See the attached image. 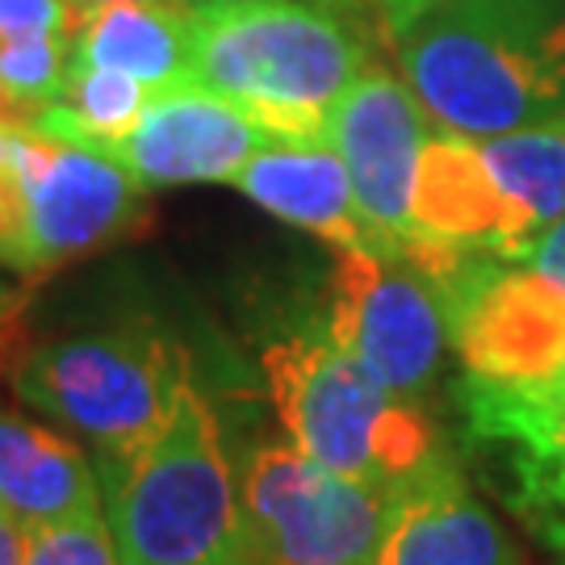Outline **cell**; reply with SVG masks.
<instances>
[{"mask_svg": "<svg viewBox=\"0 0 565 565\" xmlns=\"http://www.w3.org/2000/svg\"><path fill=\"white\" fill-rule=\"evenodd\" d=\"M390 46L448 135L494 139L565 114V0H440Z\"/></svg>", "mask_w": 565, "mask_h": 565, "instance_id": "obj_1", "label": "cell"}, {"mask_svg": "<svg viewBox=\"0 0 565 565\" xmlns=\"http://www.w3.org/2000/svg\"><path fill=\"white\" fill-rule=\"evenodd\" d=\"M364 67V34L319 0H218L193 9L189 81L235 102L268 139L327 142V118Z\"/></svg>", "mask_w": 565, "mask_h": 565, "instance_id": "obj_2", "label": "cell"}, {"mask_svg": "<svg viewBox=\"0 0 565 565\" xmlns=\"http://www.w3.org/2000/svg\"><path fill=\"white\" fill-rule=\"evenodd\" d=\"M93 465L121 565H226L247 553L235 469L193 377L163 427Z\"/></svg>", "mask_w": 565, "mask_h": 565, "instance_id": "obj_3", "label": "cell"}, {"mask_svg": "<svg viewBox=\"0 0 565 565\" xmlns=\"http://www.w3.org/2000/svg\"><path fill=\"white\" fill-rule=\"evenodd\" d=\"M264 373L289 440L335 473L394 490L436 457L419 403L390 394L327 331L273 343Z\"/></svg>", "mask_w": 565, "mask_h": 565, "instance_id": "obj_4", "label": "cell"}, {"mask_svg": "<svg viewBox=\"0 0 565 565\" xmlns=\"http://www.w3.org/2000/svg\"><path fill=\"white\" fill-rule=\"evenodd\" d=\"M9 377L21 403L105 452L139 445L163 427L189 382V364L147 327H109L25 348Z\"/></svg>", "mask_w": 565, "mask_h": 565, "instance_id": "obj_5", "label": "cell"}, {"mask_svg": "<svg viewBox=\"0 0 565 565\" xmlns=\"http://www.w3.org/2000/svg\"><path fill=\"white\" fill-rule=\"evenodd\" d=\"M445 315L465 377L490 385H545L565 373V289L527 264L490 252L406 243Z\"/></svg>", "mask_w": 565, "mask_h": 565, "instance_id": "obj_6", "label": "cell"}, {"mask_svg": "<svg viewBox=\"0 0 565 565\" xmlns=\"http://www.w3.org/2000/svg\"><path fill=\"white\" fill-rule=\"evenodd\" d=\"M394 490L348 478L294 445H260L243 461L247 553L264 565H373Z\"/></svg>", "mask_w": 565, "mask_h": 565, "instance_id": "obj_7", "label": "cell"}, {"mask_svg": "<svg viewBox=\"0 0 565 565\" xmlns=\"http://www.w3.org/2000/svg\"><path fill=\"white\" fill-rule=\"evenodd\" d=\"M323 331L406 403L427 394L448 343L431 281L411 260L373 247L335 256Z\"/></svg>", "mask_w": 565, "mask_h": 565, "instance_id": "obj_8", "label": "cell"}, {"mask_svg": "<svg viewBox=\"0 0 565 565\" xmlns=\"http://www.w3.org/2000/svg\"><path fill=\"white\" fill-rule=\"evenodd\" d=\"M25 189V268L51 273L126 239L147 214V189L109 151L18 130Z\"/></svg>", "mask_w": 565, "mask_h": 565, "instance_id": "obj_9", "label": "cell"}, {"mask_svg": "<svg viewBox=\"0 0 565 565\" xmlns=\"http://www.w3.org/2000/svg\"><path fill=\"white\" fill-rule=\"evenodd\" d=\"M427 139V109L382 63H369L327 118V142L340 151L369 235L385 256H403L411 239V198Z\"/></svg>", "mask_w": 565, "mask_h": 565, "instance_id": "obj_10", "label": "cell"}, {"mask_svg": "<svg viewBox=\"0 0 565 565\" xmlns=\"http://www.w3.org/2000/svg\"><path fill=\"white\" fill-rule=\"evenodd\" d=\"M473 440L499 448L507 503L553 548H565V373L545 385L461 382Z\"/></svg>", "mask_w": 565, "mask_h": 565, "instance_id": "obj_11", "label": "cell"}, {"mask_svg": "<svg viewBox=\"0 0 565 565\" xmlns=\"http://www.w3.org/2000/svg\"><path fill=\"white\" fill-rule=\"evenodd\" d=\"M273 142L235 102L202 84L181 81L151 93L135 130L109 156L135 172L142 189L168 184H231L243 163Z\"/></svg>", "mask_w": 565, "mask_h": 565, "instance_id": "obj_12", "label": "cell"}, {"mask_svg": "<svg viewBox=\"0 0 565 565\" xmlns=\"http://www.w3.org/2000/svg\"><path fill=\"white\" fill-rule=\"evenodd\" d=\"M373 565H520V553L436 452L419 473L394 486Z\"/></svg>", "mask_w": 565, "mask_h": 565, "instance_id": "obj_13", "label": "cell"}, {"mask_svg": "<svg viewBox=\"0 0 565 565\" xmlns=\"http://www.w3.org/2000/svg\"><path fill=\"white\" fill-rule=\"evenodd\" d=\"M406 243L490 252L503 260H520L524 239H520L515 210L490 177L478 139L448 135V130L427 139L419 156V177H415V198H411Z\"/></svg>", "mask_w": 565, "mask_h": 565, "instance_id": "obj_14", "label": "cell"}, {"mask_svg": "<svg viewBox=\"0 0 565 565\" xmlns=\"http://www.w3.org/2000/svg\"><path fill=\"white\" fill-rule=\"evenodd\" d=\"M231 184L252 205L331 243L335 252H356V247L377 252L356 205L352 177L331 142H264Z\"/></svg>", "mask_w": 565, "mask_h": 565, "instance_id": "obj_15", "label": "cell"}, {"mask_svg": "<svg viewBox=\"0 0 565 565\" xmlns=\"http://www.w3.org/2000/svg\"><path fill=\"white\" fill-rule=\"evenodd\" d=\"M102 507V482L67 436L0 411V511L39 527Z\"/></svg>", "mask_w": 565, "mask_h": 565, "instance_id": "obj_16", "label": "cell"}, {"mask_svg": "<svg viewBox=\"0 0 565 565\" xmlns=\"http://www.w3.org/2000/svg\"><path fill=\"white\" fill-rule=\"evenodd\" d=\"M193 9L168 0H121L88 9L72 39V63L126 72L151 93L189 81Z\"/></svg>", "mask_w": 565, "mask_h": 565, "instance_id": "obj_17", "label": "cell"}, {"mask_svg": "<svg viewBox=\"0 0 565 565\" xmlns=\"http://www.w3.org/2000/svg\"><path fill=\"white\" fill-rule=\"evenodd\" d=\"M478 147H482V160L494 184L515 210L520 239L527 252V243L565 214V114L507 130L494 139H478Z\"/></svg>", "mask_w": 565, "mask_h": 565, "instance_id": "obj_18", "label": "cell"}, {"mask_svg": "<svg viewBox=\"0 0 565 565\" xmlns=\"http://www.w3.org/2000/svg\"><path fill=\"white\" fill-rule=\"evenodd\" d=\"M72 72V39L0 34V118L25 130L46 105L63 102Z\"/></svg>", "mask_w": 565, "mask_h": 565, "instance_id": "obj_19", "label": "cell"}, {"mask_svg": "<svg viewBox=\"0 0 565 565\" xmlns=\"http://www.w3.org/2000/svg\"><path fill=\"white\" fill-rule=\"evenodd\" d=\"M25 565H121L102 507L30 527Z\"/></svg>", "mask_w": 565, "mask_h": 565, "instance_id": "obj_20", "label": "cell"}, {"mask_svg": "<svg viewBox=\"0 0 565 565\" xmlns=\"http://www.w3.org/2000/svg\"><path fill=\"white\" fill-rule=\"evenodd\" d=\"M18 139V130H13ZM13 139L0 147V264L25 268V189H21L18 147Z\"/></svg>", "mask_w": 565, "mask_h": 565, "instance_id": "obj_21", "label": "cell"}, {"mask_svg": "<svg viewBox=\"0 0 565 565\" xmlns=\"http://www.w3.org/2000/svg\"><path fill=\"white\" fill-rule=\"evenodd\" d=\"M84 9L72 0H0V34H51L76 39Z\"/></svg>", "mask_w": 565, "mask_h": 565, "instance_id": "obj_22", "label": "cell"}, {"mask_svg": "<svg viewBox=\"0 0 565 565\" xmlns=\"http://www.w3.org/2000/svg\"><path fill=\"white\" fill-rule=\"evenodd\" d=\"M520 264L536 268V273H545L548 281H557L565 289V214L527 243V252L520 256Z\"/></svg>", "mask_w": 565, "mask_h": 565, "instance_id": "obj_23", "label": "cell"}, {"mask_svg": "<svg viewBox=\"0 0 565 565\" xmlns=\"http://www.w3.org/2000/svg\"><path fill=\"white\" fill-rule=\"evenodd\" d=\"M440 0H377V21H382V39L394 42L411 21H419Z\"/></svg>", "mask_w": 565, "mask_h": 565, "instance_id": "obj_24", "label": "cell"}, {"mask_svg": "<svg viewBox=\"0 0 565 565\" xmlns=\"http://www.w3.org/2000/svg\"><path fill=\"white\" fill-rule=\"evenodd\" d=\"M25 545H30V527H21L0 511V565H25Z\"/></svg>", "mask_w": 565, "mask_h": 565, "instance_id": "obj_25", "label": "cell"}, {"mask_svg": "<svg viewBox=\"0 0 565 565\" xmlns=\"http://www.w3.org/2000/svg\"><path fill=\"white\" fill-rule=\"evenodd\" d=\"M72 4L88 13V9H97V4H121V0H72ZM168 4H193V0H168Z\"/></svg>", "mask_w": 565, "mask_h": 565, "instance_id": "obj_26", "label": "cell"}, {"mask_svg": "<svg viewBox=\"0 0 565 565\" xmlns=\"http://www.w3.org/2000/svg\"><path fill=\"white\" fill-rule=\"evenodd\" d=\"M226 565H264L260 557H252V553H243V557H235V562H226Z\"/></svg>", "mask_w": 565, "mask_h": 565, "instance_id": "obj_27", "label": "cell"}, {"mask_svg": "<svg viewBox=\"0 0 565 565\" xmlns=\"http://www.w3.org/2000/svg\"><path fill=\"white\" fill-rule=\"evenodd\" d=\"M193 4H218V0H193ZM319 4H331V9H343V0H319Z\"/></svg>", "mask_w": 565, "mask_h": 565, "instance_id": "obj_28", "label": "cell"}, {"mask_svg": "<svg viewBox=\"0 0 565 565\" xmlns=\"http://www.w3.org/2000/svg\"><path fill=\"white\" fill-rule=\"evenodd\" d=\"M9 139H13V130H4V126H0V147H4Z\"/></svg>", "mask_w": 565, "mask_h": 565, "instance_id": "obj_29", "label": "cell"}]
</instances>
